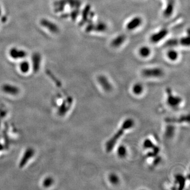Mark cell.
<instances>
[{"label": "cell", "mask_w": 190, "mask_h": 190, "mask_svg": "<svg viewBox=\"0 0 190 190\" xmlns=\"http://www.w3.org/2000/svg\"><path fill=\"white\" fill-rule=\"evenodd\" d=\"M134 125V122L132 119L128 118L125 120L122 124L117 132L106 142L105 144L106 151L110 152L115 146L116 143L122 137L126 130L132 128Z\"/></svg>", "instance_id": "cell-1"}, {"label": "cell", "mask_w": 190, "mask_h": 190, "mask_svg": "<svg viewBox=\"0 0 190 190\" xmlns=\"http://www.w3.org/2000/svg\"><path fill=\"white\" fill-rule=\"evenodd\" d=\"M142 76L146 78H159L163 76L164 71L160 68H151L142 69Z\"/></svg>", "instance_id": "cell-2"}, {"label": "cell", "mask_w": 190, "mask_h": 190, "mask_svg": "<svg viewBox=\"0 0 190 190\" xmlns=\"http://www.w3.org/2000/svg\"><path fill=\"white\" fill-rule=\"evenodd\" d=\"M166 93L167 104L172 107H178L182 103V98L173 94L171 89L169 88L166 89Z\"/></svg>", "instance_id": "cell-3"}, {"label": "cell", "mask_w": 190, "mask_h": 190, "mask_svg": "<svg viewBox=\"0 0 190 190\" xmlns=\"http://www.w3.org/2000/svg\"><path fill=\"white\" fill-rule=\"evenodd\" d=\"M40 24L51 33L57 34L59 32L60 29L58 25L48 19H42L40 21Z\"/></svg>", "instance_id": "cell-4"}, {"label": "cell", "mask_w": 190, "mask_h": 190, "mask_svg": "<svg viewBox=\"0 0 190 190\" xmlns=\"http://www.w3.org/2000/svg\"><path fill=\"white\" fill-rule=\"evenodd\" d=\"M8 54L11 58L14 60L23 59L28 56V54L25 50L17 47L11 48L9 50Z\"/></svg>", "instance_id": "cell-5"}, {"label": "cell", "mask_w": 190, "mask_h": 190, "mask_svg": "<svg viewBox=\"0 0 190 190\" xmlns=\"http://www.w3.org/2000/svg\"><path fill=\"white\" fill-rule=\"evenodd\" d=\"M169 33V31L166 29H163L160 31L157 32L156 33H154L151 35L150 37V40L152 43L156 44L159 42L163 39Z\"/></svg>", "instance_id": "cell-6"}, {"label": "cell", "mask_w": 190, "mask_h": 190, "mask_svg": "<svg viewBox=\"0 0 190 190\" xmlns=\"http://www.w3.org/2000/svg\"><path fill=\"white\" fill-rule=\"evenodd\" d=\"M142 23V20L141 17H135L128 22L126 25V28L129 31H133L140 27Z\"/></svg>", "instance_id": "cell-7"}, {"label": "cell", "mask_w": 190, "mask_h": 190, "mask_svg": "<svg viewBox=\"0 0 190 190\" xmlns=\"http://www.w3.org/2000/svg\"><path fill=\"white\" fill-rule=\"evenodd\" d=\"M98 81L105 91H110L113 89L112 84L106 77L103 75L99 76L98 77Z\"/></svg>", "instance_id": "cell-8"}, {"label": "cell", "mask_w": 190, "mask_h": 190, "mask_svg": "<svg viewBox=\"0 0 190 190\" xmlns=\"http://www.w3.org/2000/svg\"><path fill=\"white\" fill-rule=\"evenodd\" d=\"M175 0H168L167 1V4L164 10V17L165 18H169L171 16L174 10L175 7Z\"/></svg>", "instance_id": "cell-9"}, {"label": "cell", "mask_w": 190, "mask_h": 190, "mask_svg": "<svg viewBox=\"0 0 190 190\" xmlns=\"http://www.w3.org/2000/svg\"><path fill=\"white\" fill-rule=\"evenodd\" d=\"M42 57L41 54L39 52H34L31 56V61L32 64L33 69L37 70L39 68L40 64L41 62Z\"/></svg>", "instance_id": "cell-10"}, {"label": "cell", "mask_w": 190, "mask_h": 190, "mask_svg": "<svg viewBox=\"0 0 190 190\" xmlns=\"http://www.w3.org/2000/svg\"><path fill=\"white\" fill-rule=\"evenodd\" d=\"M91 11V6L90 5L88 4L86 6H85L82 13H81V20L80 22L79 23V25L82 26L84 25H85V23H87L88 20L89 19V13Z\"/></svg>", "instance_id": "cell-11"}, {"label": "cell", "mask_w": 190, "mask_h": 190, "mask_svg": "<svg viewBox=\"0 0 190 190\" xmlns=\"http://www.w3.org/2000/svg\"><path fill=\"white\" fill-rule=\"evenodd\" d=\"M126 40V36L124 34H120L115 38L114 39L112 40L111 42V45L113 47H119L124 43Z\"/></svg>", "instance_id": "cell-12"}, {"label": "cell", "mask_w": 190, "mask_h": 190, "mask_svg": "<svg viewBox=\"0 0 190 190\" xmlns=\"http://www.w3.org/2000/svg\"><path fill=\"white\" fill-rule=\"evenodd\" d=\"M67 4V0H59L54 2V8L55 12H58L64 10V8Z\"/></svg>", "instance_id": "cell-13"}, {"label": "cell", "mask_w": 190, "mask_h": 190, "mask_svg": "<svg viewBox=\"0 0 190 190\" xmlns=\"http://www.w3.org/2000/svg\"><path fill=\"white\" fill-rule=\"evenodd\" d=\"M107 29V26L106 25V23L103 22H100L97 23V24H95L93 31L99 32H103L106 31Z\"/></svg>", "instance_id": "cell-14"}, {"label": "cell", "mask_w": 190, "mask_h": 190, "mask_svg": "<svg viewBox=\"0 0 190 190\" xmlns=\"http://www.w3.org/2000/svg\"><path fill=\"white\" fill-rule=\"evenodd\" d=\"M151 53V50L149 48L146 46L141 47L139 50V54L142 58L148 57Z\"/></svg>", "instance_id": "cell-15"}, {"label": "cell", "mask_w": 190, "mask_h": 190, "mask_svg": "<svg viewBox=\"0 0 190 190\" xmlns=\"http://www.w3.org/2000/svg\"><path fill=\"white\" fill-rule=\"evenodd\" d=\"M167 57L169 60L175 61L178 59L179 54L175 50L170 49L167 51Z\"/></svg>", "instance_id": "cell-16"}, {"label": "cell", "mask_w": 190, "mask_h": 190, "mask_svg": "<svg viewBox=\"0 0 190 190\" xmlns=\"http://www.w3.org/2000/svg\"><path fill=\"white\" fill-rule=\"evenodd\" d=\"M30 64L27 60L22 61L19 64V68L22 72H27L30 69Z\"/></svg>", "instance_id": "cell-17"}, {"label": "cell", "mask_w": 190, "mask_h": 190, "mask_svg": "<svg viewBox=\"0 0 190 190\" xmlns=\"http://www.w3.org/2000/svg\"><path fill=\"white\" fill-rule=\"evenodd\" d=\"M67 4L72 8H79L81 6V2L79 0H67Z\"/></svg>", "instance_id": "cell-18"}, {"label": "cell", "mask_w": 190, "mask_h": 190, "mask_svg": "<svg viewBox=\"0 0 190 190\" xmlns=\"http://www.w3.org/2000/svg\"><path fill=\"white\" fill-rule=\"evenodd\" d=\"M143 91V87L141 84H136L133 87V91L134 94L140 95Z\"/></svg>", "instance_id": "cell-19"}, {"label": "cell", "mask_w": 190, "mask_h": 190, "mask_svg": "<svg viewBox=\"0 0 190 190\" xmlns=\"http://www.w3.org/2000/svg\"><path fill=\"white\" fill-rule=\"evenodd\" d=\"M117 153L119 157L123 158V157H125L126 154H127V149L124 146H120L119 147V148L117 149Z\"/></svg>", "instance_id": "cell-20"}, {"label": "cell", "mask_w": 190, "mask_h": 190, "mask_svg": "<svg viewBox=\"0 0 190 190\" xmlns=\"http://www.w3.org/2000/svg\"><path fill=\"white\" fill-rule=\"evenodd\" d=\"M179 44L184 47H188L190 46V38L188 36L183 37L179 40Z\"/></svg>", "instance_id": "cell-21"}, {"label": "cell", "mask_w": 190, "mask_h": 190, "mask_svg": "<svg viewBox=\"0 0 190 190\" xmlns=\"http://www.w3.org/2000/svg\"><path fill=\"white\" fill-rule=\"evenodd\" d=\"M179 44V40L177 39H171L167 40L165 43V46L167 47H175Z\"/></svg>", "instance_id": "cell-22"}, {"label": "cell", "mask_w": 190, "mask_h": 190, "mask_svg": "<svg viewBox=\"0 0 190 190\" xmlns=\"http://www.w3.org/2000/svg\"><path fill=\"white\" fill-rule=\"evenodd\" d=\"M109 180L111 183L115 185L118 184L119 182V178L115 174H112L109 176Z\"/></svg>", "instance_id": "cell-23"}, {"label": "cell", "mask_w": 190, "mask_h": 190, "mask_svg": "<svg viewBox=\"0 0 190 190\" xmlns=\"http://www.w3.org/2000/svg\"><path fill=\"white\" fill-rule=\"evenodd\" d=\"M80 13L79 8H74L70 13V18L73 20H75Z\"/></svg>", "instance_id": "cell-24"}, {"label": "cell", "mask_w": 190, "mask_h": 190, "mask_svg": "<svg viewBox=\"0 0 190 190\" xmlns=\"http://www.w3.org/2000/svg\"><path fill=\"white\" fill-rule=\"evenodd\" d=\"M2 8H1V6L0 5V17L2 16Z\"/></svg>", "instance_id": "cell-25"}, {"label": "cell", "mask_w": 190, "mask_h": 190, "mask_svg": "<svg viewBox=\"0 0 190 190\" xmlns=\"http://www.w3.org/2000/svg\"><path fill=\"white\" fill-rule=\"evenodd\" d=\"M168 1V0H166V1Z\"/></svg>", "instance_id": "cell-26"}]
</instances>
